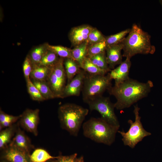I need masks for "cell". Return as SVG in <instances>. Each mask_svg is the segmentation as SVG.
<instances>
[{
	"instance_id": "cell-22",
	"label": "cell",
	"mask_w": 162,
	"mask_h": 162,
	"mask_svg": "<svg viewBox=\"0 0 162 162\" xmlns=\"http://www.w3.org/2000/svg\"><path fill=\"white\" fill-rule=\"evenodd\" d=\"M58 157L52 156L45 150L42 148L35 149L30 155L31 162H45L49 160L56 159Z\"/></svg>"
},
{
	"instance_id": "cell-27",
	"label": "cell",
	"mask_w": 162,
	"mask_h": 162,
	"mask_svg": "<svg viewBox=\"0 0 162 162\" xmlns=\"http://www.w3.org/2000/svg\"><path fill=\"white\" fill-rule=\"evenodd\" d=\"M60 58L55 53L48 50L38 65L50 68L56 63Z\"/></svg>"
},
{
	"instance_id": "cell-32",
	"label": "cell",
	"mask_w": 162,
	"mask_h": 162,
	"mask_svg": "<svg viewBox=\"0 0 162 162\" xmlns=\"http://www.w3.org/2000/svg\"><path fill=\"white\" fill-rule=\"evenodd\" d=\"M33 64L28 56L26 57L23 64V70L26 81L30 79Z\"/></svg>"
},
{
	"instance_id": "cell-19",
	"label": "cell",
	"mask_w": 162,
	"mask_h": 162,
	"mask_svg": "<svg viewBox=\"0 0 162 162\" xmlns=\"http://www.w3.org/2000/svg\"><path fill=\"white\" fill-rule=\"evenodd\" d=\"M34 86L45 100L53 99L55 96L46 81L30 79Z\"/></svg>"
},
{
	"instance_id": "cell-34",
	"label": "cell",
	"mask_w": 162,
	"mask_h": 162,
	"mask_svg": "<svg viewBox=\"0 0 162 162\" xmlns=\"http://www.w3.org/2000/svg\"><path fill=\"white\" fill-rule=\"evenodd\" d=\"M159 2L162 7V0L159 1Z\"/></svg>"
},
{
	"instance_id": "cell-11",
	"label": "cell",
	"mask_w": 162,
	"mask_h": 162,
	"mask_svg": "<svg viewBox=\"0 0 162 162\" xmlns=\"http://www.w3.org/2000/svg\"><path fill=\"white\" fill-rule=\"evenodd\" d=\"M94 28L84 25L72 28L69 34V39L74 46L87 42L88 35Z\"/></svg>"
},
{
	"instance_id": "cell-35",
	"label": "cell",
	"mask_w": 162,
	"mask_h": 162,
	"mask_svg": "<svg viewBox=\"0 0 162 162\" xmlns=\"http://www.w3.org/2000/svg\"><path fill=\"white\" fill-rule=\"evenodd\" d=\"M52 159H51V160H49L46 162H52Z\"/></svg>"
},
{
	"instance_id": "cell-21",
	"label": "cell",
	"mask_w": 162,
	"mask_h": 162,
	"mask_svg": "<svg viewBox=\"0 0 162 162\" xmlns=\"http://www.w3.org/2000/svg\"><path fill=\"white\" fill-rule=\"evenodd\" d=\"M47 43L40 45L32 50L28 56L33 65H38L47 51Z\"/></svg>"
},
{
	"instance_id": "cell-28",
	"label": "cell",
	"mask_w": 162,
	"mask_h": 162,
	"mask_svg": "<svg viewBox=\"0 0 162 162\" xmlns=\"http://www.w3.org/2000/svg\"><path fill=\"white\" fill-rule=\"evenodd\" d=\"M130 30V28H128L116 34L105 37L107 46L115 45L121 43L128 34Z\"/></svg>"
},
{
	"instance_id": "cell-13",
	"label": "cell",
	"mask_w": 162,
	"mask_h": 162,
	"mask_svg": "<svg viewBox=\"0 0 162 162\" xmlns=\"http://www.w3.org/2000/svg\"><path fill=\"white\" fill-rule=\"evenodd\" d=\"M131 63L130 59L126 58L116 68L108 73L111 79L115 81V85L121 83L129 79V73Z\"/></svg>"
},
{
	"instance_id": "cell-4",
	"label": "cell",
	"mask_w": 162,
	"mask_h": 162,
	"mask_svg": "<svg viewBox=\"0 0 162 162\" xmlns=\"http://www.w3.org/2000/svg\"><path fill=\"white\" fill-rule=\"evenodd\" d=\"M84 136L97 143L110 146L114 142L118 129L101 118H92L82 125Z\"/></svg>"
},
{
	"instance_id": "cell-24",
	"label": "cell",
	"mask_w": 162,
	"mask_h": 162,
	"mask_svg": "<svg viewBox=\"0 0 162 162\" xmlns=\"http://www.w3.org/2000/svg\"><path fill=\"white\" fill-rule=\"evenodd\" d=\"M89 58L94 64L106 73L111 71L107 62L106 52Z\"/></svg>"
},
{
	"instance_id": "cell-15",
	"label": "cell",
	"mask_w": 162,
	"mask_h": 162,
	"mask_svg": "<svg viewBox=\"0 0 162 162\" xmlns=\"http://www.w3.org/2000/svg\"><path fill=\"white\" fill-rule=\"evenodd\" d=\"M2 158L9 162H31L30 154L8 146L4 149Z\"/></svg>"
},
{
	"instance_id": "cell-20",
	"label": "cell",
	"mask_w": 162,
	"mask_h": 162,
	"mask_svg": "<svg viewBox=\"0 0 162 162\" xmlns=\"http://www.w3.org/2000/svg\"><path fill=\"white\" fill-rule=\"evenodd\" d=\"M50 68L47 67L40 65H33L30 75V79L46 81Z\"/></svg>"
},
{
	"instance_id": "cell-3",
	"label": "cell",
	"mask_w": 162,
	"mask_h": 162,
	"mask_svg": "<svg viewBox=\"0 0 162 162\" xmlns=\"http://www.w3.org/2000/svg\"><path fill=\"white\" fill-rule=\"evenodd\" d=\"M89 110L80 105L66 103L58 108V118L61 128L71 135L77 136Z\"/></svg>"
},
{
	"instance_id": "cell-12",
	"label": "cell",
	"mask_w": 162,
	"mask_h": 162,
	"mask_svg": "<svg viewBox=\"0 0 162 162\" xmlns=\"http://www.w3.org/2000/svg\"><path fill=\"white\" fill-rule=\"evenodd\" d=\"M19 125V124L15 135L8 146L30 154V152L34 148V146L29 138L20 129Z\"/></svg>"
},
{
	"instance_id": "cell-5",
	"label": "cell",
	"mask_w": 162,
	"mask_h": 162,
	"mask_svg": "<svg viewBox=\"0 0 162 162\" xmlns=\"http://www.w3.org/2000/svg\"><path fill=\"white\" fill-rule=\"evenodd\" d=\"M107 75L86 74L82 89L83 101L86 103L102 96L111 86V80Z\"/></svg>"
},
{
	"instance_id": "cell-31",
	"label": "cell",
	"mask_w": 162,
	"mask_h": 162,
	"mask_svg": "<svg viewBox=\"0 0 162 162\" xmlns=\"http://www.w3.org/2000/svg\"><path fill=\"white\" fill-rule=\"evenodd\" d=\"M52 162H84L83 156L77 157L76 153L68 156L59 155L58 158L52 160Z\"/></svg>"
},
{
	"instance_id": "cell-1",
	"label": "cell",
	"mask_w": 162,
	"mask_h": 162,
	"mask_svg": "<svg viewBox=\"0 0 162 162\" xmlns=\"http://www.w3.org/2000/svg\"><path fill=\"white\" fill-rule=\"evenodd\" d=\"M153 87L151 80L141 82L130 78L121 83L114 85L108 90L116 99L114 104L115 108L121 110L146 97Z\"/></svg>"
},
{
	"instance_id": "cell-10",
	"label": "cell",
	"mask_w": 162,
	"mask_h": 162,
	"mask_svg": "<svg viewBox=\"0 0 162 162\" xmlns=\"http://www.w3.org/2000/svg\"><path fill=\"white\" fill-rule=\"evenodd\" d=\"M86 72L81 70L65 86L62 96V98L71 96H79L82 90Z\"/></svg>"
},
{
	"instance_id": "cell-18",
	"label": "cell",
	"mask_w": 162,
	"mask_h": 162,
	"mask_svg": "<svg viewBox=\"0 0 162 162\" xmlns=\"http://www.w3.org/2000/svg\"><path fill=\"white\" fill-rule=\"evenodd\" d=\"M88 44L85 42L75 46L71 49L72 58L79 64L80 67L86 57Z\"/></svg>"
},
{
	"instance_id": "cell-7",
	"label": "cell",
	"mask_w": 162,
	"mask_h": 162,
	"mask_svg": "<svg viewBox=\"0 0 162 162\" xmlns=\"http://www.w3.org/2000/svg\"><path fill=\"white\" fill-rule=\"evenodd\" d=\"M64 58H60L58 62L50 67L46 82L56 98H61L67 80L64 64Z\"/></svg>"
},
{
	"instance_id": "cell-36",
	"label": "cell",
	"mask_w": 162,
	"mask_h": 162,
	"mask_svg": "<svg viewBox=\"0 0 162 162\" xmlns=\"http://www.w3.org/2000/svg\"><path fill=\"white\" fill-rule=\"evenodd\" d=\"M1 162H9L5 160L2 161Z\"/></svg>"
},
{
	"instance_id": "cell-16",
	"label": "cell",
	"mask_w": 162,
	"mask_h": 162,
	"mask_svg": "<svg viewBox=\"0 0 162 162\" xmlns=\"http://www.w3.org/2000/svg\"><path fill=\"white\" fill-rule=\"evenodd\" d=\"M19 124H14L0 131V149L3 150L7 147L14 136Z\"/></svg>"
},
{
	"instance_id": "cell-9",
	"label": "cell",
	"mask_w": 162,
	"mask_h": 162,
	"mask_svg": "<svg viewBox=\"0 0 162 162\" xmlns=\"http://www.w3.org/2000/svg\"><path fill=\"white\" fill-rule=\"evenodd\" d=\"M39 110L27 109L21 114L18 122L25 130L37 136L38 127L39 122Z\"/></svg>"
},
{
	"instance_id": "cell-17",
	"label": "cell",
	"mask_w": 162,
	"mask_h": 162,
	"mask_svg": "<svg viewBox=\"0 0 162 162\" xmlns=\"http://www.w3.org/2000/svg\"><path fill=\"white\" fill-rule=\"evenodd\" d=\"M64 64L68 83L79 73L81 68L76 61L70 58H64Z\"/></svg>"
},
{
	"instance_id": "cell-33",
	"label": "cell",
	"mask_w": 162,
	"mask_h": 162,
	"mask_svg": "<svg viewBox=\"0 0 162 162\" xmlns=\"http://www.w3.org/2000/svg\"><path fill=\"white\" fill-rule=\"evenodd\" d=\"M21 114L18 116H13L8 114L1 109L0 111V124L6 121H12L14 123L19 120Z\"/></svg>"
},
{
	"instance_id": "cell-6",
	"label": "cell",
	"mask_w": 162,
	"mask_h": 162,
	"mask_svg": "<svg viewBox=\"0 0 162 162\" xmlns=\"http://www.w3.org/2000/svg\"><path fill=\"white\" fill-rule=\"evenodd\" d=\"M140 110V108L137 104L134 106V113L135 120L133 122L130 119L128 120V123L130 125V127L128 131L126 132L124 131H118L122 137V140L124 145L132 148H134L145 137L151 134L143 127L140 121L141 117L139 115Z\"/></svg>"
},
{
	"instance_id": "cell-25",
	"label": "cell",
	"mask_w": 162,
	"mask_h": 162,
	"mask_svg": "<svg viewBox=\"0 0 162 162\" xmlns=\"http://www.w3.org/2000/svg\"><path fill=\"white\" fill-rule=\"evenodd\" d=\"M107 46L105 40L88 45L86 57L90 58L94 56L105 52Z\"/></svg>"
},
{
	"instance_id": "cell-26",
	"label": "cell",
	"mask_w": 162,
	"mask_h": 162,
	"mask_svg": "<svg viewBox=\"0 0 162 162\" xmlns=\"http://www.w3.org/2000/svg\"><path fill=\"white\" fill-rule=\"evenodd\" d=\"M47 47L48 50L53 52L60 58H72L71 49L62 46L50 45L47 43Z\"/></svg>"
},
{
	"instance_id": "cell-8",
	"label": "cell",
	"mask_w": 162,
	"mask_h": 162,
	"mask_svg": "<svg viewBox=\"0 0 162 162\" xmlns=\"http://www.w3.org/2000/svg\"><path fill=\"white\" fill-rule=\"evenodd\" d=\"M90 109L97 111L101 118L113 126L119 129L120 124L114 112V104L108 97L102 96L88 103Z\"/></svg>"
},
{
	"instance_id": "cell-2",
	"label": "cell",
	"mask_w": 162,
	"mask_h": 162,
	"mask_svg": "<svg viewBox=\"0 0 162 162\" xmlns=\"http://www.w3.org/2000/svg\"><path fill=\"white\" fill-rule=\"evenodd\" d=\"M151 36L136 24H134L127 37L121 42L123 57L130 59L137 54H154L156 50L151 42Z\"/></svg>"
},
{
	"instance_id": "cell-14",
	"label": "cell",
	"mask_w": 162,
	"mask_h": 162,
	"mask_svg": "<svg viewBox=\"0 0 162 162\" xmlns=\"http://www.w3.org/2000/svg\"><path fill=\"white\" fill-rule=\"evenodd\" d=\"M123 45L121 42L117 44L107 46L106 55L107 62L109 69H114L115 66L122 63V55L121 51Z\"/></svg>"
},
{
	"instance_id": "cell-23",
	"label": "cell",
	"mask_w": 162,
	"mask_h": 162,
	"mask_svg": "<svg viewBox=\"0 0 162 162\" xmlns=\"http://www.w3.org/2000/svg\"><path fill=\"white\" fill-rule=\"evenodd\" d=\"M81 68L90 74L104 75L107 73L94 64L90 58L86 57L83 61Z\"/></svg>"
},
{
	"instance_id": "cell-30",
	"label": "cell",
	"mask_w": 162,
	"mask_h": 162,
	"mask_svg": "<svg viewBox=\"0 0 162 162\" xmlns=\"http://www.w3.org/2000/svg\"><path fill=\"white\" fill-rule=\"evenodd\" d=\"M105 37L97 29L94 28L90 33L87 40L88 45L105 40Z\"/></svg>"
},
{
	"instance_id": "cell-29",
	"label": "cell",
	"mask_w": 162,
	"mask_h": 162,
	"mask_svg": "<svg viewBox=\"0 0 162 162\" xmlns=\"http://www.w3.org/2000/svg\"><path fill=\"white\" fill-rule=\"evenodd\" d=\"M26 81L28 92L33 100L38 101H42L45 100L38 89L33 84L30 78Z\"/></svg>"
}]
</instances>
